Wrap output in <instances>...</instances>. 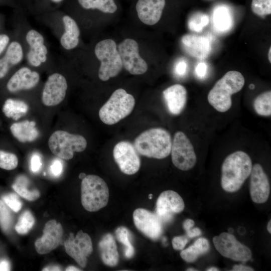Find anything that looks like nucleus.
I'll use <instances>...</instances> for the list:
<instances>
[{"label":"nucleus","instance_id":"nucleus-1","mask_svg":"<svg viewBox=\"0 0 271 271\" xmlns=\"http://www.w3.org/2000/svg\"><path fill=\"white\" fill-rule=\"evenodd\" d=\"M252 167L250 157L243 151H235L227 156L221 167L223 189L227 192L239 190L249 176Z\"/></svg>","mask_w":271,"mask_h":271},{"label":"nucleus","instance_id":"nucleus-2","mask_svg":"<svg viewBox=\"0 0 271 271\" xmlns=\"http://www.w3.org/2000/svg\"><path fill=\"white\" fill-rule=\"evenodd\" d=\"M245 79L241 73L229 71L219 79L208 94L209 103L216 110L224 112L232 105L231 95L243 88Z\"/></svg>","mask_w":271,"mask_h":271},{"label":"nucleus","instance_id":"nucleus-3","mask_svg":"<svg viewBox=\"0 0 271 271\" xmlns=\"http://www.w3.org/2000/svg\"><path fill=\"white\" fill-rule=\"evenodd\" d=\"M172 142L168 131L156 127L142 132L136 138L133 145L139 154L148 158L162 159L170 154Z\"/></svg>","mask_w":271,"mask_h":271},{"label":"nucleus","instance_id":"nucleus-4","mask_svg":"<svg viewBox=\"0 0 271 271\" xmlns=\"http://www.w3.org/2000/svg\"><path fill=\"white\" fill-rule=\"evenodd\" d=\"M135 105L133 96L122 88L115 90L102 106L98 114L100 120L107 125H113L128 116Z\"/></svg>","mask_w":271,"mask_h":271},{"label":"nucleus","instance_id":"nucleus-5","mask_svg":"<svg viewBox=\"0 0 271 271\" xmlns=\"http://www.w3.org/2000/svg\"><path fill=\"white\" fill-rule=\"evenodd\" d=\"M81 192L82 205L88 211H97L104 207L108 203L107 185L103 179L97 175H87L82 180Z\"/></svg>","mask_w":271,"mask_h":271},{"label":"nucleus","instance_id":"nucleus-6","mask_svg":"<svg viewBox=\"0 0 271 271\" xmlns=\"http://www.w3.org/2000/svg\"><path fill=\"white\" fill-rule=\"evenodd\" d=\"M94 53L101 62L98 71V77L103 81L118 75L123 68L117 45L110 39L103 40L95 46Z\"/></svg>","mask_w":271,"mask_h":271},{"label":"nucleus","instance_id":"nucleus-7","mask_svg":"<svg viewBox=\"0 0 271 271\" xmlns=\"http://www.w3.org/2000/svg\"><path fill=\"white\" fill-rule=\"evenodd\" d=\"M48 146L54 155L60 159L69 160L73 158L74 152L85 150L87 141L81 135L60 130L54 131L50 137Z\"/></svg>","mask_w":271,"mask_h":271},{"label":"nucleus","instance_id":"nucleus-8","mask_svg":"<svg viewBox=\"0 0 271 271\" xmlns=\"http://www.w3.org/2000/svg\"><path fill=\"white\" fill-rule=\"evenodd\" d=\"M170 153L173 164L181 170H189L196 163L197 157L194 147L182 131H178L174 134Z\"/></svg>","mask_w":271,"mask_h":271},{"label":"nucleus","instance_id":"nucleus-9","mask_svg":"<svg viewBox=\"0 0 271 271\" xmlns=\"http://www.w3.org/2000/svg\"><path fill=\"white\" fill-rule=\"evenodd\" d=\"M213 242L216 249L224 257L242 262L251 258L250 249L230 233L222 232L215 236Z\"/></svg>","mask_w":271,"mask_h":271},{"label":"nucleus","instance_id":"nucleus-10","mask_svg":"<svg viewBox=\"0 0 271 271\" xmlns=\"http://www.w3.org/2000/svg\"><path fill=\"white\" fill-rule=\"evenodd\" d=\"M123 67L132 75L145 73L148 69L147 62L140 55L139 45L133 39L127 38L117 47Z\"/></svg>","mask_w":271,"mask_h":271},{"label":"nucleus","instance_id":"nucleus-11","mask_svg":"<svg viewBox=\"0 0 271 271\" xmlns=\"http://www.w3.org/2000/svg\"><path fill=\"white\" fill-rule=\"evenodd\" d=\"M133 145L128 141L117 143L113 150L115 162L120 171L127 175L136 173L141 167V160Z\"/></svg>","mask_w":271,"mask_h":271},{"label":"nucleus","instance_id":"nucleus-12","mask_svg":"<svg viewBox=\"0 0 271 271\" xmlns=\"http://www.w3.org/2000/svg\"><path fill=\"white\" fill-rule=\"evenodd\" d=\"M66 252L72 257L82 267L87 263V257L93 251L90 237L82 230L78 231L75 236L70 233L68 238L64 241Z\"/></svg>","mask_w":271,"mask_h":271},{"label":"nucleus","instance_id":"nucleus-13","mask_svg":"<svg viewBox=\"0 0 271 271\" xmlns=\"http://www.w3.org/2000/svg\"><path fill=\"white\" fill-rule=\"evenodd\" d=\"M185 207L181 196L173 190H166L160 195L157 202L156 214L162 222L171 221L174 214L182 212Z\"/></svg>","mask_w":271,"mask_h":271},{"label":"nucleus","instance_id":"nucleus-14","mask_svg":"<svg viewBox=\"0 0 271 271\" xmlns=\"http://www.w3.org/2000/svg\"><path fill=\"white\" fill-rule=\"evenodd\" d=\"M133 219L138 229L148 238L156 240L161 235L162 222L156 213L138 208L133 213Z\"/></svg>","mask_w":271,"mask_h":271},{"label":"nucleus","instance_id":"nucleus-15","mask_svg":"<svg viewBox=\"0 0 271 271\" xmlns=\"http://www.w3.org/2000/svg\"><path fill=\"white\" fill-rule=\"evenodd\" d=\"M67 87V81L63 75L55 73L50 75L43 90V103L48 106L60 104L66 96Z\"/></svg>","mask_w":271,"mask_h":271},{"label":"nucleus","instance_id":"nucleus-16","mask_svg":"<svg viewBox=\"0 0 271 271\" xmlns=\"http://www.w3.org/2000/svg\"><path fill=\"white\" fill-rule=\"evenodd\" d=\"M43 234L35 243L37 252L41 254L49 253L60 244L63 228L60 223L54 219L48 221L44 227Z\"/></svg>","mask_w":271,"mask_h":271},{"label":"nucleus","instance_id":"nucleus-17","mask_svg":"<svg viewBox=\"0 0 271 271\" xmlns=\"http://www.w3.org/2000/svg\"><path fill=\"white\" fill-rule=\"evenodd\" d=\"M249 191L251 200L254 203L261 204L265 202L270 193L268 178L259 164H255L250 174Z\"/></svg>","mask_w":271,"mask_h":271},{"label":"nucleus","instance_id":"nucleus-18","mask_svg":"<svg viewBox=\"0 0 271 271\" xmlns=\"http://www.w3.org/2000/svg\"><path fill=\"white\" fill-rule=\"evenodd\" d=\"M26 39L30 47L28 60L31 65L38 67L47 59L48 50L44 44V39L39 32L31 30L27 33Z\"/></svg>","mask_w":271,"mask_h":271},{"label":"nucleus","instance_id":"nucleus-19","mask_svg":"<svg viewBox=\"0 0 271 271\" xmlns=\"http://www.w3.org/2000/svg\"><path fill=\"white\" fill-rule=\"evenodd\" d=\"M165 6V0H138L136 9L139 19L152 26L160 20Z\"/></svg>","mask_w":271,"mask_h":271},{"label":"nucleus","instance_id":"nucleus-20","mask_svg":"<svg viewBox=\"0 0 271 271\" xmlns=\"http://www.w3.org/2000/svg\"><path fill=\"white\" fill-rule=\"evenodd\" d=\"M39 80L40 76L38 72L24 67L17 70L9 79L7 88L12 93L30 89L38 83Z\"/></svg>","mask_w":271,"mask_h":271},{"label":"nucleus","instance_id":"nucleus-21","mask_svg":"<svg viewBox=\"0 0 271 271\" xmlns=\"http://www.w3.org/2000/svg\"><path fill=\"white\" fill-rule=\"evenodd\" d=\"M181 43L186 53L199 59L207 57L211 50L209 38L203 36L185 35L182 37Z\"/></svg>","mask_w":271,"mask_h":271},{"label":"nucleus","instance_id":"nucleus-22","mask_svg":"<svg viewBox=\"0 0 271 271\" xmlns=\"http://www.w3.org/2000/svg\"><path fill=\"white\" fill-rule=\"evenodd\" d=\"M163 97L170 113L180 114L185 108L187 97L186 88L179 84L173 85L163 92Z\"/></svg>","mask_w":271,"mask_h":271},{"label":"nucleus","instance_id":"nucleus-23","mask_svg":"<svg viewBox=\"0 0 271 271\" xmlns=\"http://www.w3.org/2000/svg\"><path fill=\"white\" fill-rule=\"evenodd\" d=\"M23 55L21 45L18 42H12L9 45L5 55L0 59V79L7 74L12 66L20 63Z\"/></svg>","mask_w":271,"mask_h":271},{"label":"nucleus","instance_id":"nucleus-24","mask_svg":"<svg viewBox=\"0 0 271 271\" xmlns=\"http://www.w3.org/2000/svg\"><path fill=\"white\" fill-rule=\"evenodd\" d=\"M102 262L108 266H114L117 265L119 260V255L116 242L113 235L110 233L105 234L98 243Z\"/></svg>","mask_w":271,"mask_h":271},{"label":"nucleus","instance_id":"nucleus-25","mask_svg":"<svg viewBox=\"0 0 271 271\" xmlns=\"http://www.w3.org/2000/svg\"><path fill=\"white\" fill-rule=\"evenodd\" d=\"M65 32L60 38V44L66 50L77 47L79 42L80 30L75 21L66 15L62 18Z\"/></svg>","mask_w":271,"mask_h":271},{"label":"nucleus","instance_id":"nucleus-26","mask_svg":"<svg viewBox=\"0 0 271 271\" xmlns=\"http://www.w3.org/2000/svg\"><path fill=\"white\" fill-rule=\"evenodd\" d=\"M10 129L14 137L21 143L33 142L39 136L36 122L34 121L24 120L15 122L11 125Z\"/></svg>","mask_w":271,"mask_h":271},{"label":"nucleus","instance_id":"nucleus-27","mask_svg":"<svg viewBox=\"0 0 271 271\" xmlns=\"http://www.w3.org/2000/svg\"><path fill=\"white\" fill-rule=\"evenodd\" d=\"M210 245L206 238L201 237L185 249H183L180 256L187 262L195 261L200 256L203 255L209 250Z\"/></svg>","mask_w":271,"mask_h":271},{"label":"nucleus","instance_id":"nucleus-28","mask_svg":"<svg viewBox=\"0 0 271 271\" xmlns=\"http://www.w3.org/2000/svg\"><path fill=\"white\" fill-rule=\"evenodd\" d=\"M28 110V105L24 101L12 98L6 100L2 107L5 115L15 120L24 115Z\"/></svg>","mask_w":271,"mask_h":271},{"label":"nucleus","instance_id":"nucleus-29","mask_svg":"<svg viewBox=\"0 0 271 271\" xmlns=\"http://www.w3.org/2000/svg\"><path fill=\"white\" fill-rule=\"evenodd\" d=\"M213 22L218 31H228L232 24V16L228 9L223 6L216 7L213 11Z\"/></svg>","mask_w":271,"mask_h":271},{"label":"nucleus","instance_id":"nucleus-30","mask_svg":"<svg viewBox=\"0 0 271 271\" xmlns=\"http://www.w3.org/2000/svg\"><path fill=\"white\" fill-rule=\"evenodd\" d=\"M29 181L27 177L20 176L16 179L12 187L15 192L23 198L29 201L36 200L40 197V192L38 190H29Z\"/></svg>","mask_w":271,"mask_h":271},{"label":"nucleus","instance_id":"nucleus-31","mask_svg":"<svg viewBox=\"0 0 271 271\" xmlns=\"http://www.w3.org/2000/svg\"><path fill=\"white\" fill-rule=\"evenodd\" d=\"M79 5L85 9H97L105 13H114L117 6L113 0H78Z\"/></svg>","mask_w":271,"mask_h":271},{"label":"nucleus","instance_id":"nucleus-32","mask_svg":"<svg viewBox=\"0 0 271 271\" xmlns=\"http://www.w3.org/2000/svg\"><path fill=\"white\" fill-rule=\"evenodd\" d=\"M253 108L255 112L263 116L271 115V91L264 92L258 95L253 101Z\"/></svg>","mask_w":271,"mask_h":271},{"label":"nucleus","instance_id":"nucleus-33","mask_svg":"<svg viewBox=\"0 0 271 271\" xmlns=\"http://www.w3.org/2000/svg\"><path fill=\"white\" fill-rule=\"evenodd\" d=\"M115 236L117 240L124 245L125 256L127 258L132 257L134 254V249L130 241L129 231L125 227H119L115 230Z\"/></svg>","mask_w":271,"mask_h":271},{"label":"nucleus","instance_id":"nucleus-34","mask_svg":"<svg viewBox=\"0 0 271 271\" xmlns=\"http://www.w3.org/2000/svg\"><path fill=\"white\" fill-rule=\"evenodd\" d=\"M35 218L29 210L24 211L19 216L15 226V230L20 234H27L33 227Z\"/></svg>","mask_w":271,"mask_h":271},{"label":"nucleus","instance_id":"nucleus-35","mask_svg":"<svg viewBox=\"0 0 271 271\" xmlns=\"http://www.w3.org/2000/svg\"><path fill=\"white\" fill-rule=\"evenodd\" d=\"M13 218L10 208L0 200V227L3 231L8 232L12 225Z\"/></svg>","mask_w":271,"mask_h":271},{"label":"nucleus","instance_id":"nucleus-36","mask_svg":"<svg viewBox=\"0 0 271 271\" xmlns=\"http://www.w3.org/2000/svg\"><path fill=\"white\" fill-rule=\"evenodd\" d=\"M18 159L12 153L0 150V168L6 170H12L17 168Z\"/></svg>","mask_w":271,"mask_h":271},{"label":"nucleus","instance_id":"nucleus-37","mask_svg":"<svg viewBox=\"0 0 271 271\" xmlns=\"http://www.w3.org/2000/svg\"><path fill=\"white\" fill-rule=\"evenodd\" d=\"M208 23L209 18L207 15L201 13H197L190 18L188 22V27L192 31L199 32Z\"/></svg>","mask_w":271,"mask_h":271},{"label":"nucleus","instance_id":"nucleus-38","mask_svg":"<svg viewBox=\"0 0 271 271\" xmlns=\"http://www.w3.org/2000/svg\"><path fill=\"white\" fill-rule=\"evenodd\" d=\"M251 10L255 15L263 17L271 13V0H252Z\"/></svg>","mask_w":271,"mask_h":271},{"label":"nucleus","instance_id":"nucleus-39","mask_svg":"<svg viewBox=\"0 0 271 271\" xmlns=\"http://www.w3.org/2000/svg\"><path fill=\"white\" fill-rule=\"evenodd\" d=\"M2 200L14 212H19L22 207V203L18 196L14 193H9L2 197Z\"/></svg>","mask_w":271,"mask_h":271},{"label":"nucleus","instance_id":"nucleus-40","mask_svg":"<svg viewBox=\"0 0 271 271\" xmlns=\"http://www.w3.org/2000/svg\"><path fill=\"white\" fill-rule=\"evenodd\" d=\"M63 172V163L59 159H55L50 166V172L55 177H59Z\"/></svg>","mask_w":271,"mask_h":271},{"label":"nucleus","instance_id":"nucleus-41","mask_svg":"<svg viewBox=\"0 0 271 271\" xmlns=\"http://www.w3.org/2000/svg\"><path fill=\"white\" fill-rule=\"evenodd\" d=\"M42 166V159L40 155L37 153H34L31 158L30 168L33 173H37L41 169Z\"/></svg>","mask_w":271,"mask_h":271},{"label":"nucleus","instance_id":"nucleus-42","mask_svg":"<svg viewBox=\"0 0 271 271\" xmlns=\"http://www.w3.org/2000/svg\"><path fill=\"white\" fill-rule=\"evenodd\" d=\"M187 236H175L172 241V246L175 250H183L188 241Z\"/></svg>","mask_w":271,"mask_h":271},{"label":"nucleus","instance_id":"nucleus-43","mask_svg":"<svg viewBox=\"0 0 271 271\" xmlns=\"http://www.w3.org/2000/svg\"><path fill=\"white\" fill-rule=\"evenodd\" d=\"M207 72V65L204 62H200L196 66L195 72L197 76L200 78H203Z\"/></svg>","mask_w":271,"mask_h":271},{"label":"nucleus","instance_id":"nucleus-44","mask_svg":"<svg viewBox=\"0 0 271 271\" xmlns=\"http://www.w3.org/2000/svg\"><path fill=\"white\" fill-rule=\"evenodd\" d=\"M187 69V64L185 61L181 60L179 61L176 65L175 70L176 73L180 75H184Z\"/></svg>","mask_w":271,"mask_h":271},{"label":"nucleus","instance_id":"nucleus-45","mask_svg":"<svg viewBox=\"0 0 271 271\" xmlns=\"http://www.w3.org/2000/svg\"><path fill=\"white\" fill-rule=\"evenodd\" d=\"M187 236L189 238H193L198 236L201 234V230L198 227H191L186 230Z\"/></svg>","mask_w":271,"mask_h":271},{"label":"nucleus","instance_id":"nucleus-46","mask_svg":"<svg viewBox=\"0 0 271 271\" xmlns=\"http://www.w3.org/2000/svg\"><path fill=\"white\" fill-rule=\"evenodd\" d=\"M10 41L9 36L6 34H0V55L5 49Z\"/></svg>","mask_w":271,"mask_h":271},{"label":"nucleus","instance_id":"nucleus-47","mask_svg":"<svg viewBox=\"0 0 271 271\" xmlns=\"http://www.w3.org/2000/svg\"><path fill=\"white\" fill-rule=\"evenodd\" d=\"M233 271H253L254 269L251 267L244 265L243 264H236L233 266L232 269Z\"/></svg>","mask_w":271,"mask_h":271},{"label":"nucleus","instance_id":"nucleus-48","mask_svg":"<svg viewBox=\"0 0 271 271\" xmlns=\"http://www.w3.org/2000/svg\"><path fill=\"white\" fill-rule=\"evenodd\" d=\"M11 268L10 263L9 261L4 259L0 261V271H8Z\"/></svg>","mask_w":271,"mask_h":271},{"label":"nucleus","instance_id":"nucleus-49","mask_svg":"<svg viewBox=\"0 0 271 271\" xmlns=\"http://www.w3.org/2000/svg\"><path fill=\"white\" fill-rule=\"evenodd\" d=\"M61 268L58 266H48L46 268H44L42 269V270H61Z\"/></svg>","mask_w":271,"mask_h":271},{"label":"nucleus","instance_id":"nucleus-50","mask_svg":"<svg viewBox=\"0 0 271 271\" xmlns=\"http://www.w3.org/2000/svg\"><path fill=\"white\" fill-rule=\"evenodd\" d=\"M65 270L66 271H76V270H81L74 266H69L65 269Z\"/></svg>","mask_w":271,"mask_h":271},{"label":"nucleus","instance_id":"nucleus-51","mask_svg":"<svg viewBox=\"0 0 271 271\" xmlns=\"http://www.w3.org/2000/svg\"><path fill=\"white\" fill-rule=\"evenodd\" d=\"M271 221L270 220L268 221L267 225V230L268 232L270 233H271Z\"/></svg>","mask_w":271,"mask_h":271},{"label":"nucleus","instance_id":"nucleus-52","mask_svg":"<svg viewBox=\"0 0 271 271\" xmlns=\"http://www.w3.org/2000/svg\"><path fill=\"white\" fill-rule=\"evenodd\" d=\"M206 270H207V271H218V270H219V269L215 267L212 266V267H210L206 269Z\"/></svg>","mask_w":271,"mask_h":271},{"label":"nucleus","instance_id":"nucleus-53","mask_svg":"<svg viewBox=\"0 0 271 271\" xmlns=\"http://www.w3.org/2000/svg\"><path fill=\"white\" fill-rule=\"evenodd\" d=\"M270 54H271V47H269V51H268V60H269V61L270 63V62H271V57H270Z\"/></svg>","mask_w":271,"mask_h":271},{"label":"nucleus","instance_id":"nucleus-54","mask_svg":"<svg viewBox=\"0 0 271 271\" xmlns=\"http://www.w3.org/2000/svg\"><path fill=\"white\" fill-rule=\"evenodd\" d=\"M86 176V175L84 173H82L79 175V177L80 179L82 180Z\"/></svg>","mask_w":271,"mask_h":271},{"label":"nucleus","instance_id":"nucleus-55","mask_svg":"<svg viewBox=\"0 0 271 271\" xmlns=\"http://www.w3.org/2000/svg\"><path fill=\"white\" fill-rule=\"evenodd\" d=\"M186 270L187 271H196L198 270L196 269L193 268H189Z\"/></svg>","mask_w":271,"mask_h":271},{"label":"nucleus","instance_id":"nucleus-56","mask_svg":"<svg viewBox=\"0 0 271 271\" xmlns=\"http://www.w3.org/2000/svg\"><path fill=\"white\" fill-rule=\"evenodd\" d=\"M249 88L250 89H253L254 88V85L253 84H250L249 85Z\"/></svg>","mask_w":271,"mask_h":271},{"label":"nucleus","instance_id":"nucleus-57","mask_svg":"<svg viewBox=\"0 0 271 271\" xmlns=\"http://www.w3.org/2000/svg\"><path fill=\"white\" fill-rule=\"evenodd\" d=\"M52 1L55 3H59V2H61L63 0H52Z\"/></svg>","mask_w":271,"mask_h":271},{"label":"nucleus","instance_id":"nucleus-58","mask_svg":"<svg viewBox=\"0 0 271 271\" xmlns=\"http://www.w3.org/2000/svg\"><path fill=\"white\" fill-rule=\"evenodd\" d=\"M148 198L150 199H151L153 198V195L152 194H149L148 196Z\"/></svg>","mask_w":271,"mask_h":271}]
</instances>
